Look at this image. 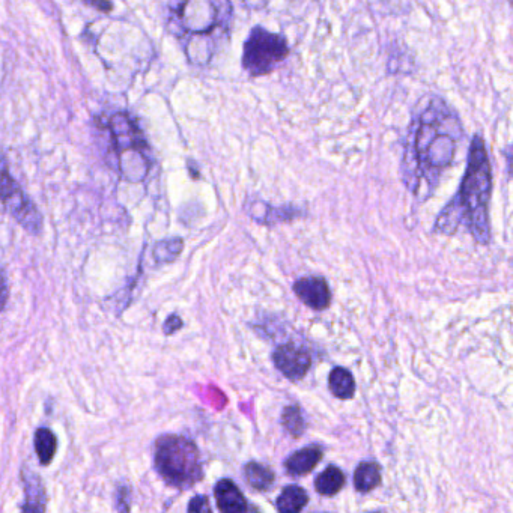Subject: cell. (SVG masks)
I'll return each instance as SVG.
<instances>
[{
  "instance_id": "22",
  "label": "cell",
  "mask_w": 513,
  "mask_h": 513,
  "mask_svg": "<svg viewBox=\"0 0 513 513\" xmlns=\"http://www.w3.org/2000/svg\"><path fill=\"white\" fill-rule=\"evenodd\" d=\"M189 513H213L207 495H195L189 503Z\"/></svg>"
},
{
  "instance_id": "13",
  "label": "cell",
  "mask_w": 513,
  "mask_h": 513,
  "mask_svg": "<svg viewBox=\"0 0 513 513\" xmlns=\"http://www.w3.org/2000/svg\"><path fill=\"white\" fill-rule=\"evenodd\" d=\"M309 500L306 489L298 485H288L277 497L276 509L279 513H301Z\"/></svg>"
},
{
  "instance_id": "3",
  "label": "cell",
  "mask_w": 513,
  "mask_h": 513,
  "mask_svg": "<svg viewBox=\"0 0 513 513\" xmlns=\"http://www.w3.org/2000/svg\"><path fill=\"white\" fill-rule=\"evenodd\" d=\"M169 28L180 38L193 65L210 64L231 34L234 7L231 2L190 0L169 5Z\"/></svg>"
},
{
  "instance_id": "18",
  "label": "cell",
  "mask_w": 513,
  "mask_h": 513,
  "mask_svg": "<svg viewBox=\"0 0 513 513\" xmlns=\"http://www.w3.org/2000/svg\"><path fill=\"white\" fill-rule=\"evenodd\" d=\"M35 452L41 465L52 464L56 452H58V438L50 429L38 428L35 432Z\"/></svg>"
},
{
  "instance_id": "19",
  "label": "cell",
  "mask_w": 513,
  "mask_h": 513,
  "mask_svg": "<svg viewBox=\"0 0 513 513\" xmlns=\"http://www.w3.org/2000/svg\"><path fill=\"white\" fill-rule=\"evenodd\" d=\"M184 249L183 238H167L155 243L152 258L157 264H170L181 255Z\"/></svg>"
},
{
  "instance_id": "10",
  "label": "cell",
  "mask_w": 513,
  "mask_h": 513,
  "mask_svg": "<svg viewBox=\"0 0 513 513\" xmlns=\"http://www.w3.org/2000/svg\"><path fill=\"white\" fill-rule=\"evenodd\" d=\"M217 507L220 513H249V504L241 489L235 485L234 480L222 479L217 482L216 489Z\"/></svg>"
},
{
  "instance_id": "23",
  "label": "cell",
  "mask_w": 513,
  "mask_h": 513,
  "mask_svg": "<svg viewBox=\"0 0 513 513\" xmlns=\"http://www.w3.org/2000/svg\"><path fill=\"white\" fill-rule=\"evenodd\" d=\"M181 328H183V319L178 315H170L163 324V331L167 336H169V334L177 333Z\"/></svg>"
},
{
  "instance_id": "17",
  "label": "cell",
  "mask_w": 513,
  "mask_h": 513,
  "mask_svg": "<svg viewBox=\"0 0 513 513\" xmlns=\"http://www.w3.org/2000/svg\"><path fill=\"white\" fill-rule=\"evenodd\" d=\"M383 482L381 467L377 462H362L354 471V486L357 491L366 494L374 491Z\"/></svg>"
},
{
  "instance_id": "12",
  "label": "cell",
  "mask_w": 513,
  "mask_h": 513,
  "mask_svg": "<svg viewBox=\"0 0 513 513\" xmlns=\"http://www.w3.org/2000/svg\"><path fill=\"white\" fill-rule=\"evenodd\" d=\"M322 458H324V452L321 447L307 446L288 456L283 465L291 476H304V474L310 473Z\"/></svg>"
},
{
  "instance_id": "24",
  "label": "cell",
  "mask_w": 513,
  "mask_h": 513,
  "mask_svg": "<svg viewBox=\"0 0 513 513\" xmlns=\"http://www.w3.org/2000/svg\"><path fill=\"white\" fill-rule=\"evenodd\" d=\"M88 5L95 8H101V10L104 11L112 10V4H109V2H88Z\"/></svg>"
},
{
  "instance_id": "14",
  "label": "cell",
  "mask_w": 513,
  "mask_h": 513,
  "mask_svg": "<svg viewBox=\"0 0 513 513\" xmlns=\"http://www.w3.org/2000/svg\"><path fill=\"white\" fill-rule=\"evenodd\" d=\"M244 479L250 488L259 492H267L273 488L276 482V474L267 465L259 464V462H247L243 468Z\"/></svg>"
},
{
  "instance_id": "1",
  "label": "cell",
  "mask_w": 513,
  "mask_h": 513,
  "mask_svg": "<svg viewBox=\"0 0 513 513\" xmlns=\"http://www.w3.org/2000/svg\"><path fill=\"white\" fill-rule=\"evenodd\" d=\"M464 125L444 98L426 97L413 112L401 158L402 183L425 202L434 195L464 139Z\"/></svg>"
},
{
  "instance_id": "5",
  "label": "cell",
  "mask_w": 513,
  "mask_h": 513,
  "mask_svg": "<svg viewBox=\"0 0 513 513\" xmlns=\"http://www.w3.org/2000/svg\"><path fill=\"white\" fill-rule=\"evenodd\" d=\"M112 149L122 177L130 183H140L151 169L149 146L137 122L128 113H113L107 121Z\"/></svg>"
},
{
  "instance_id": "7",
  "label": "cell",
  "mask_w": 513,
  "mask_h": 513,
  "mask_svg": "<svg viewBox=\"0 0 513 513\" xmlns=\"http://www.w3.org/2000/svg\"><path fill=\"white\" fill-rule=\"evenodd\" d=\"M0 202L22 228L31 234H40L43 229V216L25 190L11 177L4 157H0Z\"/></svg>"
},
{
  "instance_id": "11",
  "label": "cell",
  "mask_w": 513,
  "mask_h": 513,
  "mask_svg": "<svg viewBox=\"0 0 513 513\" xmlns=\"http://www.w3.org/2000/svg\"><path fill=\"white\" fill-rule=\"evenodd\" d=\"M25 482V504L22 513H46L47 494L43 480L34 471L23 473Z\"/></svg>"
},
{
  "instance_id": "6",
  "label": "cell",
  "mask_w": 513,
  "mask_h": 513,
  "mask_svg": "<svg viewBox=\"0 0 513 513\" xmlns=\"http://www.w3.org/2000/svg\"><path fill=\"white\" fill-rule=\"evenodd\" d=\"M289 53L291 49L283 35L255 26L244 41L241 65L249 76H267L288 59Z\"/></svg>"
},
{
  "instance_id": "9",
  "label": "cell",
  "mask_w": 513,
  "mask_h": 513,
  "mask_svg": "<svg viewBox=\"0 0 513 513\" xmlns=\"http://www.w3.org/2000/svg\"><path fill=\"white\" fill-rule=\"evenodd\" d=\"M292 291L297 295L298 300L309 307V309L321 312L328 309L331 304V289L327 280L322 276H304L295 280Z\"/></svg>"
},
{
  "instance_id": "4",
  "label": "cell",
  "mask_w": 513,
  "mask_h": 513,
  "mask_svg": "<svg viewBox=\"0 0 513 513\" xmlns=\"http://www.w3.org/2000/svg\"><path fill=\"white\" fill-rule=\"evenodd\" d=\"M155 470L167 485L189 489L204 477L198 446L181 435H163L155 443Z\"/></svg>"
},
{
  "instance_id": "21",
  "label": "cell",
  "mask_w": 513,
  "mask_h": 513,
  "mask_svg": "<svg viewBox=\"0 0 513 513\" xmlns=\"http://www.w3.org/2000/svg\"><path fill=\"white\" fill-rule=\"evenodd\" d=\"M131 491L128 486H119L116 491V510L118 513H130Z\"/></svg>"
},
{
  "instance_id": "8",
  "label": "cell",
  "mask_w": 513,
  "mask_h": 513,
  "mask_svg": "<svg viewBox=\"0 0 513 513\" xmlns=\"http://www.w3.org/2000/svg\"><path fill=\"white\" fill-rule=\"evenodd\" d=\"M273 362L280 374L288 380L300 381L306 377L312 366V357L306 348L297 344H285L277 347L273 353Z\"/></svg>"
},
{
  "instance_id": "20",
  "label": "cell",
  "mask_w": 513,
  "mask_h": 513,
  "mask_svg": "<svg viewBox=\"0 0 513 513\" xmlns=\"http://www.w3.org/2000/svg\"><path fill=\"white\" fill-rule=\"evenodd\" d=\"M282 425L292 437H301L306 431V420L297 405L286 407L282 413Z\"/></svg>"
},
{
  "instance_id": "15",
  "label": "cell",
  "mask_w": 513,
  "mask_h": 513,
  "mask_svg": "<svg viewBox=\"0 0 513 513\" xmlns=\"http://www.w3.org/2000/svg\"><path fill=\"white\" fill-rule=\"evenodd\" d=\"M347 483V476L344 471L340 470L336 465H330L325 468L324 471L316 476L315 489L319 495L324 497H333V495L339 494Z\"/></svg>"
},
{
  "instance_id": "16",
  "label": "cell",
  "mask_w": 513,
  "mask_h": 513,
  "mask_svg": "<svg viewBox=\"0 0 513 513\" xmlns=\"http://www.w3.org/2000/svg\"><path fill=\"white\" fill-rule=\"evenodd\" d=\"M328 389L334 398L350 401L356 395V380L345 368H334L328 377Z\"/></svg>"
},
{
  "instance_id": "25",
  "label": "cell",
  "mask_w": 513,
  "mask_h": 513,
  "mask_svg": "<svg viewBox=\"0 0 513 513\" xmlns=\"http://www.w3.org/2000/svg\"><path fill=\"white\" fill-rule=\"evenodd\" d=\"M374 513H384V512H374Z\"/></svg>"
},
{
  "instance_id": "2",
  "label": "cell",
  "mask_w": 513,
  "mask_h": 513,
  "mask_svg": "<svg viewBox=\"0 0 513 513\" xmlns=\"http://www.w3.org/2000/svg\"><path fill=\"white\" fill-rule=\"evenodd\" d=\"M492 192V166L485 140L480 134L471 139L467 169L458 193L435 220L434 232L452 235L464 226L476 243H491L489 201Z\"/></svg>"
}]
</instances>
